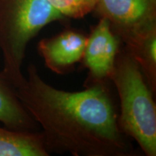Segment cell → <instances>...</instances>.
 Masks as SVG:
<instances>
[{
    "label": "cell",
    "mask_w": 156,
    "mask_h": 156,
    "mask_svg": "<svg viewBox=\"0 0 156 156\" xmlns=\"http://www.w3.org/2000/svg\"><path fill=\"white\" fill-rule=\"evenodd\" d=\"M13 87L41 132L48 152L74 156H125L130 147L119 127L114 106L101 85L67 92L46 83L34 64Z\"/></svg>",
    "instance_id": "6da1fadb"
},
{
    "label": "cell",
    "mask_w": 156,
    "mask_h": 156,
    "mask_svg": "<svg viewBox=\"0 0 156 156\" xmlns=\"http://www.w3.org/2000/svg\"><path fill=\"white\" fill-rule=\"evenodd\" d=\"M64 16L47 0H0V77L15 87L24 80L22 66L28 43L46 25Z\"/></svg>",
    "instance_id": "7a4b0ae2"
},
{
    "label": "cell",
    "mask_w": 156,
    "mask_h": 156,
    "mask_svg": "<svg viewBox=\"0 0 156 156\" xmlns=\"http://www.w3.org/2000/svg\"><path fill=\"white\" fill-rule=\"evenodd\" d=\"M120 99V128L147 156L156 155V108L151 90L133 56L117 53L110 77Z\"/></svg>",
    "instance_id": "3957f363"
},
{
    "label": "cell",
    "mask_w": 156,
    "mask_h": 156,
    "mask_svg": "<svg viewBox=\"0 0 156 156\" xmlns=\"http://www.w3.org/2000/svg\"><path fill=\"white\" fill-rule=\"evenodd\" d=\"M94 10L126 46L156 30V0H98Z\"/></svg>",
    "instance_id": "277c9868"
},
{
    "label": "cell",
    "mask_w": 156,
    "mask_h": 156,
    "mask_svg": "<svg viewBox=\"0 0 156 156\" xmlns=\"http://www.w3.org/2000/svg\"><path fill=\"white\" fill-rule=\"evenodd\" d=\"M119 38L113 32L110 22L101 17L87 38L83 57L94 79L101 80L110 77L119 52Z\"/></svg>",
    "instance_id": "5b68a950"
},
{
    "label": "cell",
    "mask_w": 156,
    "mask_h": 156,
    "mask_svg": "<svg viewBox=\"0 0 156 156\" xmlns=\"http://www.w3.org/2000/svg\"><path fill=\"white\" fill-rule=\"evenodd\" d=\"M87 40L81 33L65 30L52 38L42 39L38 51L48 69L64 74L83 58Z\"/></svg>",
    "instance_id": "8992f818"
},
{
    "label": "cell",
    "mask_w": 156,
    "mask_h": 156,
    "mask_svg": "<svg viewBox=\"0 0 156 156\" xmlns=\"http://www.w3.org/2000/svg\"><path fill=\"white\" fill-rule=\"evenodd\" d=\"M41 133L0 127V156H48Z\"/></svg>",
    "instance_id": "52a82bcc"
},
{
    "label": "cell",
    "mask_w": 156,
    "mask_h": 156,
    "mask_svg": "<svg viewBox=\"0 0 156 156\" xmlns=\"http://www.w3.org/2000/svg\"><path fill=\"white\" fill-rule=\"evenodd\" d=\"M0 122L15 130L34 131L37 123L17 98L12 85L0 77Z\"/></svg>",
    "instance_id": "ba28073f"
},
{
    "label": "cell",
    "mask_w": 156,
    "mask_h": 156,
    "mask_svg": "<svg viewBox=\"0 0 156 156\" xmlns=\"http://www.w3.org/2000/svg\"><path fill=\"white\" fill-rule=\"evenodd\" d=\"M141 69L150 88L156 89V30L126 46Z\"/></svg>",
    "instance_id": "9c48e42d"
},
{
    "label": "cell",
    "mask_w": 156,
    "mask_h": 156,
    "mask_svg": "<svg viewBox=\"0 0 156 156\" xmlns=\"http://www.w3.org/2000/svg\"><path fill=\"white\" fill-rule=\"evenodd\" d=\"M64 17L81 18L94 10L98 0H47Z\"/></svg>",
    "instance_id": "30bf717a"
}]
</instances>
